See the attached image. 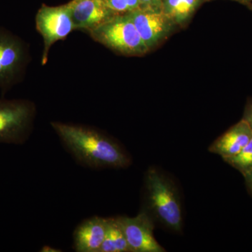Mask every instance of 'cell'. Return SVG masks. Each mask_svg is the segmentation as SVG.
Masks as SVG:
<instances>
[{
  "label": "cell",
  "mask_w": 252,
  "mask_h": 252,
  "mask_svg": "<svg viewBox=\"0 0 252 252\" xmlns=\"http://www.w3.org/2000/svg\"><path fill=\"white\" fill-rule=\"evenodd\" d=\"M63 145L84 166L94 169L126 168L131 158L122 144L100 131L87 126L53 122Z\"/></svg>",
  "instance_id": "1"
},
{
  "label": "cell",
  "mask_w": 252,
  "mask_h": 252,
  "mask_svg": "<svg viewBox=\"0 0 252 252\" xmlns=\"http://www.w3.org/2000/svg\"><path fill=\"white\" fill-rule=\"evenodd\" d=\"M141 211L146 212L156 224L173 233H182L184 214L180 190L171 177L157 167H149L146 172Z\"/></svg>",
  "instance_id": "2"
},
{
  "label": "cell",
  "mask_w": 252,
  "mask_h": 252,
  "mask_svg": "<svg viewBox=\"0 0 252 252\" xmlns=\"http://www.w3.org/2000/svg\"><path fill=\"white\" fill-rule=\"evenodd\" d=\"M89 31L96 41L122 54L140 56L149 51L127 14L114 15Z\"/></svg>",
  "instance_id": "3"
},
{
  "label": "cell",
  "mask_w": 252,
  "mask_h": 252,
  "mask_svg": "<svg viewBox=\"0 0 252 252\" xmlns=\"http://www.w3.org/2000/svg\"><path fill=\"white\" fill-rule=\"evenodd\" d=\"M35 109L23 99H0V143L21 144L29 137Z\"/></svg>",
  "instance_id": "4"
},
{
  "label": "cell",
  "mask_w": 252,
  "mask_h": 252,
  "mask_svg": "<svg viewBox=\"0 0 252 252\" xmlns=\"http://www.w3.org/2000/svg\"><path fill=\"white\" fill-rule=\"evenodd\" d=\"M36 26L44 39L41 63L44 64L51 46L56 41L64 39L74 30L69 4L56 7L42 6L36 14Z\"/></svg>",
  "instance_id": "5"
},
{
  "label": "cell",
  "mask_w": 252,
  "mask_h": 252,
  "mask_svg": "<svg viewBox=\"0 0 252 252\" xmlns=\"http://www.w3.org/2000/svg\"><path fill=\"white\" fill-rule=\"evenodd\" d=\"M127 14L149 50L163 41L175 26L160 7L140 6Z\"/></svg>",
  "instance_id": "6"
},
{
  "label": "cell",
  "mask_w": 252,
  "mask_h": 252,
  "mask_svg": "<svg viewBox=\"0 0 252 252\" xmlns=\"http://www.w3.org/2000/svg\"><path fill=\"white\" fill-rule=\"evenodd\" d=\"M131 252H164L154 235L156 223L146 212L135 217H117Z\"/></svg>",
  "instance_id": "7"
},
{
  "label": "cell",
  "mask_w": 252,
  "mask_h": 252,
  "mask_svg": "<svg viewBox=\"0 0 252 252\" xmlns=\"http://www.w3.org/2000/svg\"><path fill=\"white\" fill-rule=\"evenodd\" d=\"M26 61L22 41L0 28V89H7L17 81Z\"/></svg>",
  "instance_id": "8"
},
{
  "label": "cell",
  "mask_w": 252,
  "mask_h": 252,
  "mask_svg": "<svg viewBox=\"0 0 252 252\" xmlns=\"http://www.w3.org/2000/svg\"><path fill=\"white\" fill-rule=\"evenodd\" d=\"M74 30H91L114 16L105 0H72L69 4Z\"/></svg>",
  "instance_id": "9"
},
{
  "label": "cell",
  "mask_w": 252,
  "mask_h": 252,
  "mask_svg": "<svg viewBox=\"0 0 252 252\" xmlns=\"http://www.w3.org/2000/svg\"><path fill=\"white\" fill-rule=\"evenodd\" d=\"M108 223L109 218L97 216L83 220L73 235L74 250L77 252H99Z\"/></svg>",
  "instance_id": "10"
},
{
  "label": "cell",
  "mask_w": 252,
  "mask_h": 252,
  "mask_svg": "<svg viewBox=\"0 0 252 252\" xmlns=\"http://www.w3.org/2000/svg\"><path fill=\"white\" fill-rule=\"evenodd\" d=\"M252 139V130L242 119L219 137L209 147V152L225 159L238 154Z\"/></svg>",
  "instance_id": "11"
},
{
  "label": "cell",
  "mask_w": 252,
  "mask_h": 252,
  "mask_svg": "<svg viewBox=\"0 0 252 252\" xmlns=\"http://www.w3.org/2000/svg\"><path fill=\"white\" fill-rule=\"evenodd\" d=\"M207 1L210 0H162L160 8L175 26H182Z\"/></svg>",
  "instance_id": "12"
},
{
  "label": "cell",
  "mask_w": 252,
  "mask_h": 252,
  "mask_svg": "<svg viewBox=\"0 0 252 252\" xmlns=\"http://www.w3.org/2000/svg\"><path fill=\"white\" fill-rule=\"evenodd\" d=\"M99 252H131L117 217L109 218L107 233Z\"/></svg>",
  "instance_id": "13"
},
{
  "label": "cell",
  "mask_w": 252,
  "mask_h": 252,
  "mask_svg": "<svg viewBox=\"0 0 252 252\" xmlns=\"http://www.w3.org/2000/svg\"><path fill=\"white\" fill-rule=\"evenodd\" d=\"M223 160L243 176L252 171V139L238 154Z\"/></svg>",
  "instance_id": "14"
},
{
  "label": "cell",
  "mask_w": 252,
  "mask_h": 252,
  "mask_svg": "<svg viewBox=\"0 0 252 252\" xmlns=\"http://www.w3.org/2000/svg\"><path fill=\"white\" fill-rule=\"evenodd\" d=\"M105 2L114 15L127 14L141 6L140 0H105Z\"/></svg>",
  "instance_id": "15"
},
{
  "label": "cell",
  "mask_w": 252,
  "mask_h": 252,
  "mask_svg": "<svg viewBox=\"0 0 252 252\" xmlns=\"http://www.w3.org/2000/svg\"><path fill=\"white\" fill-rule=\"evenodd\" d=\"M243 119L248 123L252 130V99L248 101V104L245 107Z\"/></svg>",
  "instance_id": "16"
},
{
  "label": "cell",
  "mask_w": 252,
  "mask_h": 252,
  "mask_svg": "<svg viewBox=\"0 0 252 252\" xmlns=\"http://www.w3.org/2000/svg\"><path fill=\"white\" fill-rule=\"evenodd\" d=\"M140 3L141 6L160 8L162 0H140Z\"/></svg>",
  "instance_id": "17"
},
{
  "label": "cell",
  "mask_w": 252,
  "mask_h": 252,
  "mask_svg": "<svg viewBox=\"0 0 252 252\" xmlns=\"http://www.w3.org/2000/svg\"><path fill=\"white\" fill-rule=\"evenodd\" d=\"M244 177H245V182H246L247 188L252 196V171L249 172Z\"/></svg>",
  "instance_id": "18"
},
{
  "label": "cell",
  "mask_w": 252,
  "mask_h": 252,
  "mask_svg": "<svg viewBox=\"0 0 252 252\" xmlns=\"http://www.w3.org/2000/svg\"><path fill=\"white\" fill-rule=\"evenodd\" d=\"M232 1H238L239 3L249 6L250 3L252 2V0H232Z\"/></svg>",
  "instance_id": "19"
},
{
  "label": "cell",
  "mask_w": 252,
  "mask_h": 252,
  "mask_svg": "<svg viewBox=\"0 0 252 252\" xmlns=\"http://www.w3.org/2000/svg\"><path fill=\"white\" fill-rule=\"evenodd\" d=\"M249 7L250 8V9L252 10V2L250 3V5H249Z\"/></svg>",
  "instance_id": "20"
}]
</instances>
